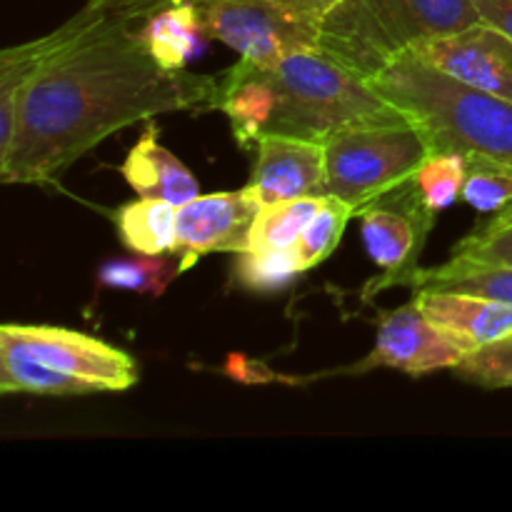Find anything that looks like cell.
I'll return each mask as SVG.
<instances>
[{
    "label": "cell",
    "instance_id": "2e32d148",
    "mask_svg": "<svg viewBox=\"0 0 512 512\" xmlns=\"http://www.w3.org/2000/svg\"><path fill=\"white\" fill-rule=\"evenodd\" d=\"M138 38L155 63L165 70H185L203 50L205 35L193 0H175L138 20Z\"/></svg>",
    "mask_w": 512,
    "mask_h": 512
},
{
    "label": "cell",
    "instance_id": "d4e9b609",
    "mask_svg": "<svg viewBox=\"0 0 512 512\" xmlns=\"http://www.w3.org/2000/svg\"><path fill=\"white\" fill-rule=\"evenodd\" d=\"M350 218H355L353 208L348 203H343V200L330 198L328 195L323 210L310 220V225L303 230L298 243H295V250H298L305 270L318 268L320 263H325L335 253V248L343 240Z\"/></svg>",
    "mask_w": 512,
    "mask_h": 512
},
{
    "label": "cell",
    "instance_id": "4316f807",
    "mask_svg": "<svg viewBox=\"0 0 512 512\" xmlns=\"http://www.w3.org/2000/svg\"><path fill=\"white\" fill-rule=\"evenodd\" d=\"M455 375L488 390L512 388V335L475 350L455 368Z\"/></svg>",
    "mask_w": 512,
    "mask_h": 512
},
{
    "label": "cell",
    "instance_id": "ba28073f",
    "mask_svg": "<svg viewBox=\"0 0 512 512\" xmlns=\"http://www.w3.org/2000/svg\"><path fill=\"white\" fill-rule=\"evenodd\" d=\"M360 225H363V243L370 260L383 270L378 278L370 280L363 300H370L375 293L395 285L410 288L415 273L420 270L418 260L423 245L435 225V220L420 205L413 185L395 198L363 210Z\"/></svg>",
    "mask_w": 512,
    "mask_h": 512
},
{
    "label": "cell",
    "instance_id": "603a6c76",
    "mask_svg": "<svg viewBox=\"0 0 512 512\" xmlns=\"http://www.w3.org/2000/svg\"><path fill=\"white\" fill-rule=\"evenodd\" d=\"M175 255H138L133 260H108L98 270V285L130 293L163 295L170 280L183 275Z\"/></svg>",
    "mask_w": 512,
    "mask_h": 512
},
{
    "label": "cell",
    "instance_id": "f1b7e54d",
    "mask_svg": "<svg viewBox=\"0 0 512 512\" xmlns=\"http://www.w3.org/2000/svg\"><path fill=\"white\" fill-rule=\"evenodd\" d=\"M473 5L485 23L512 38V0H473Z\"/></svg>",
    "mask_w": 512,
    "mask_h": 512
},
{
    "label": "cell",
    "instance_id": "4fadbf2b",
    "mask_svg": "<svg viewBox=\"0 0 512 512\" xmlns=\"http://www.w3.org/2000/svg\"><path fill=\"white\" fill-rule=\"evenodd\" d=\"M413 298L425 318L458 345L465 358L512 335V303L450 290H415Z\"/></svg>",
    "mask_w": 512,
    "mask_h": 512
},
{
    "label": "cell",
    "instance_id": "cb8c5ba5",
    "mask_svg": "<svg viewBox=\"0 0 512 512\" xmlns=\"http://www.w3.org/2000/svg\"><path fill=\"white\" fill-rule=\"evenodd\" d=\"M460 198L488 218L508 213L512 210V165L470 155Z\"/></svg>",
    "mask_w": 512,
    "mask_h": 512
},
{
    "label": "cell",
    "instance_id": "9a60e30c",
    "mask_svg": "<svg viewBox=\"0 0 512 512\" xmlns=\"http://www.w3.org/2000/svg\"><path fill=\"white\" fill-rule=\"evenodd\" d=\"M75 25H78V13L65 20L60 28L50 30L48 35H40L23 45H13L0 53V153L8 148L15 128H18L20 103H23L30 80L35 78L40 65L70 38Z\"/></svg>",
    "mask_w": 512,
    "mask_h": 512
},
{
    "label": "cell",
    "instance_id": "e0dca14e",
    "mask_svg": "<svg viewBox=\"0 0 512 512\" xmlns=\"http://www.w3.org/2000/svg\"><path fill=\"white\" fill-rule=\"evenodd\" d=\"M175 213L178 205L168 200L138 198L123 203L113 215L120 243L135 255H173Z\"/></svg>",
    "mask_w": 512,
    "mask_h": 512
},
{
    "label": "cell",
    "instance_id": "9c48e42d",
    "mask_svg": "<svg viewBox=\"0 0 512 512\" xmlns=\"http://www.w3.org/2000/svg\"><path fill=\"white\" fill-rule=\"evenodd\" d=\"M260 200L250 188L208 193L178 205L175 213V258L180 270H190L210 253H243L250 250V235Z\"/></svg>",
    "mask_w": 512,
    "mask_h": 512
},
{
    "label": "cell",
    "instance_id": "52a82bcc",
    "mask_svg": "<svg viewBox=\"0 0 512 512\" xmlns=\"http://www.w3.org/2000/svg\"><path fill=\"white\" fill-rule=\"evenodd\" d=\"M0 348L18 350L48 368L75 375L100 393H123L138 383V365L125 350L58 325L5 323Z\"/></svg>",
    "mask_w": 512,
    "mask_h": 512
},
{
    "label": "cell",
    "instance_id": "484cf974",
    "mask_svg": "<svg viewBox=\"0 0 512 512\" xmlns=\"http://www.w3.org/2000/svg\"><path fill=\"white\" fill-rule=\"evenodd\" d=\"M453 260L460 263H508L512 265V210L490 215L453 248Z\"/></svg>",
    "mask_w": 512,
    "mask_h": 512
},
{
    "label": "cell",
    "instance_id": "30bf717a",
    "mask_svg": "<svg viewBox=\"0 0 512 512\" xmlns=\"http://www.w3.org/2000/svg\"><path fill=\"white\" fill-rule=\"evenodd\" d=\"M413 50L453 78L512 103V38L485 20L425 40Z\"/></svg>",
    "mask_w": 512,
    "mask_h": 512
},
{
    "label": "cell",
    "instance_id": "5bb4252c",
    "mask_svg": "<svg viewBox=\"0 0 512 512\" xmlns=\"http://www.w3.org/2000/svg\"><path fill=\"white\" fill-rule=\"evenodd\" d=\"M125 183L138 193V198L168 200L183 205L198 198L200 185L185 163H180L165 145H160L153 123L145 125V133L130 148L128 158L120 165Z\"/></svg>",
    "mask_w": 512,
    "mask_h": 512
},
{
    "label": "cell",
    "instance_id": "ac0fdd59",
    "mask_svg": "<svg viewBox=\"0 0 512 512\" xmlns=\"http://www.w3.org/2000/svg\"><path fill=\"white\" fill-rule=\"evenodd\" d=\"M410 290H450L512 303V265L508 263H460L450 258L435 268H420Z\"/></svg>",
    "mask_w": 512,
    "mask_h": 512
},
{
    "label": "cell",
    "instance_id": "5b68a950",
    "mask_svg": "<svg viewBox=\"0 0 512 512\" xmlns=\"http://www.w3.org/2000/svg\"><path fill=\"white\" fill-rule=\"evenodd\" d=\"M323 143L325 195L348 203L353 215L410 188L430 155L423 133L408 120L348 125Z\"/></svg>",
    "mask_w": 512,
    "mask_h": 512
},
{
    "label": "cell",
    "instance_id": "7c38bea8",
    "mask_svg": "<svg viewBox=\"0 0 512 512\" xmlns=\"http://www.w3.org/2000/svg\"><path fill=\"white\" fill-rule=\"evenodd\" d=\"M248 188L263 208L283 200L325 195V143L293 135H265L255 145Z\"/></svg>",
    "mask_w": 512,
    "mask_h": 512
},
{
    "label": "cell",
    "instance_id": "6da1fadb",
    "mask_svg": "<svg viewBox=\"0 0 512 512\" xmlns=\"http://www.w3.org/2000/svg\"><path fill=\"white\" fill-rule=\"evenodd\" d=\"M220 108L218 75L160 68L130 20L83 5L70 38L40 65L0 153L5 185H50L128 125Z\"/></svg>",
    "mask_w": 512,
    "mask_h": 512
},
{
    "label": "cell",
    "instance_id": "8992f818",
    "mask_svg": "<svg viewBox=\"0 0 512 512\" xmlns=\"http://www.w3.org/2000/svg\"><path fill=\"white\" fill-rule=\"evenodd\" d=\"M210 40L238 58L270 63L295 50L318 48L325 18L338 0H193Z\"/></svg>",
    "mask_w": 512,
    "mask_h": 512
},
{
    "label": "cell",
    "instance_id": "7402d4cb",
    "mask_svg": "<svg viewBox=\"0 0 512 512\" xmlns=\"http://www.w3.org/2000/svg\"><path fill=\"white\" fill-rule=\"evenodd\" d=\"M468 158L460 153H430L413 178L415 195L430 218L448 210L463 195Z\"/></svg>",
    "mask_w": 512,
    "mask_h": 512
},
{
    "label": "cell",
    "instance_id": "83f0119b",
    "mask_svg": "<svg viewBox=\"0 0 512 512\" xmlns=\"http://www.w3.org/2000/svg\"><path fill=\"white\" fill-rule=\"evenodd\" d=\"M168 3H175V0H85V5H90V8L113 15V18L130 20V23L148 18L150 13H155V10Z\"/></svg>",
    "mask_w": 512,
    "mask_h": 512
},
{
    "label": "cell",
    "instance_id": "8fae6325",
    "mask_svg": "<svg viewBox=\"0 0 512 512\" xmlns=\"http://www.w3.org/2000/svg\"><path fill=\"white\" fill-rule=\"evenodd\" d=\"M463 360V350L425 318L413 298L380 318L373 350L358 370L393 368L418 378L435 370H455Z\"/></svg>",
    "mask_w": 512,
    "mask_h": 512
},
{
    "label": "cell",
    "instance_id": "277c9868",
    "mask_svg": "<svg viewBox=\"0 0 512 512\" xmlns=\"http://www.w3.org/2000/svg\"><path fill=\"white\" fill-rule=\"evenodd\" d=\"M473 0H338L318 48L370 80L398 55L480 23Z\"/></svg>",
    "mask_w": 512,
    "mask_h": 512
},
{
    "label": "cell",
    "instance_id": "3957f363",
    "mask_svg": "<svg viewBox=\"0 0 512 512\" xmlns=\"http://www.w3.org/2000/svg\"><path fill=\"white\" fill-rule=\"evenodd\" d=\"M378 95L423 133L430 153L512 165V103L435 68L415 50L398 55L368 80Z\"/></svg>",
    "mask_w": 512,
    "mask_h": 512
},
{
    "label": "cell",
    "instance_id": "ffe728a7",
    "mask_svg": "<svg viewBox=\"0 0 512 512\" xmlns=\"http://www.w3.org/2000/svg\"><path fill=\"white\" fill-rule=\"evenodd\" d=\"M328 195H308V198L283 200L265 205L258 213L250 235V250H280L295 248L310 220L323 210Z\"/></svg>",
    "mask_w": 512,
    "mask_h": 512
},
{
    "label": "cell",
    "instance_id": "7a4b0ae2",
    "mask_svg": "<svg viewBox=\"0 0 512 512\" xmlns=\"http://www.w3.org/2000/svg\"><path fill=\"white\" fill-rule=\"evenodd\" d=\"M218 110L228 115L245 150L265 135L325 140L348 125L405 120L368 80L320 48L295 50L270 63L238 58L220 75Z\"/></svg>",
    "mask_w": 512,
    "mask_h": 512
},
{
    "label": "cell",
    "instance_id": "d6986e66",
    "mask_svg": "<svg viewBox=\"0 0 512 512\" xmlns=\"http://www.w3.org/2000/svg\"><path fill=\"white\" fill-rule=\"evenodd\" d=\"M0 393H30V395H53V398H68V395H95L100 393L95 385L75 378V375L60 373L48 368L18 350L0 348Z\"/></svg>",
    "mask_w": 512,
    "mask_h": 512
},
{
    "label": "cell",
    "instance_id": "44dd1931",
    "mask_svg": "<svg viewBox=\"0 0 512 512\" xmlns=\"http://www.w3.org/2000/svg\"><path fill=\"white\" fill-rule=\"evenodd\" d=\"M303 273L308 270L295 248L235 253L233 280L250 293H278Z\"/></svg>",
    "mask_w": 512,
    "mask_h": 512
}]
</instances>
